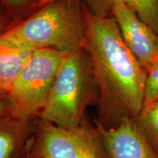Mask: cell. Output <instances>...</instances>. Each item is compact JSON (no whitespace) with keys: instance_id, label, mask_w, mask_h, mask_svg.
I'll use <instances>...</instances> for the list:
<instances>
[{"instance_id":"7c38bea8","label":"cell","mask_w":158,"mask_h":158,"mask_svg":"<svg viewBox=\"0 0 158 158\" xmlns=\"http://www.w3.org/2000/svg\"><path fill=\"white\" fill-rule=\"evenodd\" d=\"M158 101V58L146 70L143 106Z\"/></svg>"},{"instance_id":"6da1fadb","label":"cell","mask_w":158,"mask_h":158,"mask_svg":"<svg viewBox=\"0 0 158 158\" xmlns=\"http://www.w3.org/2000/svg\"><path fill=\"white\" fill-rule=\"evenodd\" d=\"M85 50L98 86V116L102 129L135 118L143 108L146 70L122 40L114 18L94 15L83 3Z\"/></svg>"},{"instance_id":"9a60e30c","label":"cell","mask_w":158,"mask_h":158,"mask_svg":"<svg viewBox=\"0 0 158 158\" xmlns=\"http://www.w3.org/2000/svg\"><path fill=\"white\" fill-rule=\"evenodd\" d=\"M58 1V0H37L35 4V7H37V8H40V7H43L47 4L52 2ZM72 1H82V0H72Z\"/></svg>"},{"instance_id":"9c48e42d","label":"cell","mask_w":158,"mask_h":158,"mask_svg":"<svg viewBox=\"0 0 158 158\" xmlns=\"http://www.w3.org/2000/svg\"><path fill=\"white\" fill-rule=\"evenodd\" d=\"M32 51L0 35V92L8 93Z\"/></svg>"},{"instance_id":"5bb4252c","label":"cell","mask_w":158,"mask_h":158,"mask_svg":"<svg viewBox=\"0 0 158 158\" xmlns=\"http://www.w3.org/2000/svg\"><path fill=\"white\" fill-rule=\"evenodd\" d=\"M10 7H21L29 2V0H3Z\"/></svg>"},{"instance_id":"30bf717a","label":"cell","mask_w":158,"mask_h":158,"mask_svg":"<svg viewBox=\"0 0 158 158\" xmlns=\"http://www.w3.org/2000/svg\"><path fill=\"white\" fill-rule=\"evenodd\" d=\"M83 3L91 13L100 17L110 16L116 4H124L158 34V0H83Z\"/></svg>"},{"instance_id":"3957f363","label":"cell","mask_w":158,"mask_h":158,"mask_svg":"<svg viewBox=\"0 0 158 158\" xmlns=\"http://www.w3.org/2000/svg\"><path fill=\"white\" fill-rule=\"evenodd\" d=\"M85 31L82 2L58 0L40 7L2 35L31 50L50 48L70 54L84 47Z\"/></svg>"},{"instance_id":"4fadbf2b","label":"cell","mask_w":158,"mask_h":158,"mask_svg":"<svg viewBox=\"0 0 158 158\" xmlns=\"http://www.w3.org/2000/svg\"><path fill=\"white\" fill-rule=\"evenodd\" d=\"M13 115L14 109L8 93L0 92V120Z\"/></svg>"},{"instance_id":"2e32d148","label":"cell","mask_w":158,"mask_h":158,"mask_svg":"<svg viewBox=\"0 0 158 158\" xmlns=\"http://www.w3.org/2000/svg\"><path fill=\"white\" fill-rule=\"evenodd\" d=\"M0 25H1V19H0Z\"/></svg>"},{"instance_id":"277c9868","label":"cell","mask_w":158,"mask_h":158,"mask_svg":"<svg viewBox=\"0 0 158 158\" xmlns=\"http://www.w3.org/2000/svg\"><path fill=\"white\" fill-rule=\"evenodd\" d=\"M67 54L50 48L32 51L8 92L15 116L26 120L37 117Z\"/></svg>"},{"instance_id":"ba28073f","label":"cell","mask_w":158,"mask_h":158,"mask_svg":"<svg viewBox=\"0 0 158 158\" xmlns=\"http://www.w3.org/2000/svg\"><path fill=\"white\" fill-rule=\"evenodd\" d=\"M34 132L33 120L15 115L0 120V158H28Z\"/></svg>"},{"instance_id":"52a82bcc","label":"cell","mask_w":158,"mask_h":158,"mask_svg":"<svg viewBox=\"0 0 158 158\" xmlns=\"http://www.w3.org/2000/svg\"><path fill=\"white\" fill-rule=\"evenodd\" d=\"M100 129L110 158H158V153L142 135L134 118H125L114 128Z\"/></svg>"},{"instance_id":"5b68a950","label":"cell","mask_w":158,"mask_h":158,"mask_svg":"<svg viewBox=\"0 0 158 158\" xmlns=\"http://www.w3.org/2000/svg\"><path fill=\"white\" fill-rule=\"evenodd\" d=\"M28 158H110L101 130L86 118L81 125L64 129L39 119Z\"/></svg>"},{"instance_id":"8fae6325","label":"cell","mask_w":158,"mask_h":158,"mask_svg":"<svg viewBox=\"0 0 158 158\" xmlns=\"http://www.w3.org/2000/svg\"><path fill=\"white\" fill-rule=\"evenodd\" d=\"M134 120L142 135L158 153V101L143 106Z\"/></svg>"},{"instance_id":"7a4b0ae2","label":"cell","mask_w":158,"mask_h":158,"mask_svg":"<svg viewBox=\"0 0 158 158\" xmlns=\"http://www.w3.org/2000/svg\"><path fill=\"white\" fill-rule=\"evenodd\" d=\"M98 86L84 48L68 54L59 67L44 107L37 118L64 129L84 121L86 108L97 103Z\"/></svg>"},{"instance_id":"8992f818","label":"cell","mask_w":158,"mask_h":158,"mask_svg":"<svg viewBox=\"0 0 158 158\" xmlns=\"http://www.w3.org/2000/svg\"><path fill=\"white\" fill-rule=\"evenodd\" d=\"M111 15L115 19L124 43L147 70L158 58V34L133 9L124 4H116Z\"/></svg>"}]
</instances>
